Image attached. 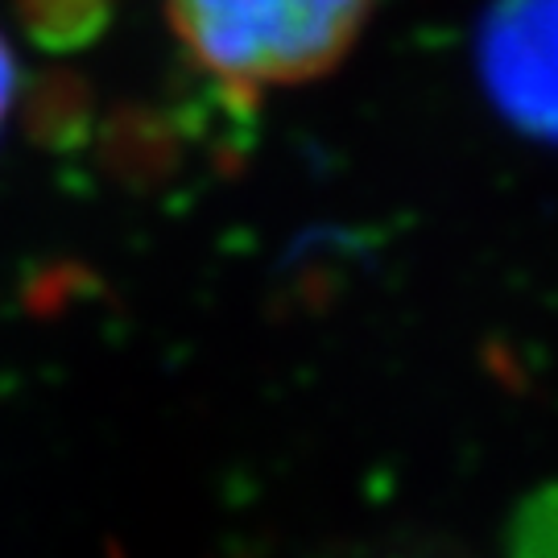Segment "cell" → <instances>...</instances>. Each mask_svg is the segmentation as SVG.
I'll return each mask as SVG.
<instances>
[{
	"mask_svg": "<svg viewBox=\"0 0 558 558\" xmlns=\"http://www.w3.org/2000/svg\"><path fill=\"white\" fill-rule=\"evenodd\" d=\"M373 0H170L174 34L232 92L311 83L356 46Z\"/></svg>",
	"mask_w": 558,
	"mask_h": 558,
	"instance_id": "obj_1",
	"label": "cell"
},
{
	"mask_svg": "<svg viewBox=\"0 0 558 558\" xmlns=\"http://www.w3.org/2000/svg\"><path fill=\"white\" fill-rule=\"evenodd\" d=\"M476 75L518 137L558 149V0H493L476 25Z\"/></svg>",
	"mask_w": 558,
	"mask_h": 558,
	"instance_id": "obj_2",
	"label": "cell"
},
{
	"mask_svg": "<svg viewBox=\"0 0 558 558\" xmlns=\"http://www.w3.org/2000/svg\"><path fill=\"white\" fill-rule=\"evenodd\" d=\"M25 38L46 54H80L117 17V0H13Z\"/></svg>",
	"mask_w": 558,
	"mask_h": 558,
	"instance_id": "obj_3",
	"label": "cell"
},
{
	"mask_svg": "<svg viewBox=\"0 0 558 558\" xmlns=\"http://www.w3.org/2000/svg\"><path fill=\"white\" fill-rule=\"evenodd\" d=\"M505 558H558V480L530 488L500 534Z\"/></svg>",
	"mask_w": 558,
	"mask_h": 558,
	"instance_id": "obj_4",
	"label": "cell"
},
{
	"mask_svg": "<svg viewBox=\"0 0 558 558\" xmlns=\"http://www.w3.org/2000/svg\"><path fill=\"white\" fill-rule=\"evenodd\" d=\"M29 133L54 149L83 137V87L71 75H46L29 96Z\"/></svg>",
	"mask_w": 558,
	"mask_h": 558,
	"instance_id": "obj_5",
	"label": "cell"
},
{
	"mask_svg": "<svg viewBox=\"0 0 558 558\" xmlns=\"http://www.w3.org/2000/svg\"><path fill=\"white\" fill-rule=\"evenodd\" d=\"M13 100H17V59H13V46L0 38V129L13 112Z\"/></svg>",
	"mask_w": 558,
	"mask_h": 558,
	"instance_id": "obj_6",
	"label": "cell"
}]
</instances>
